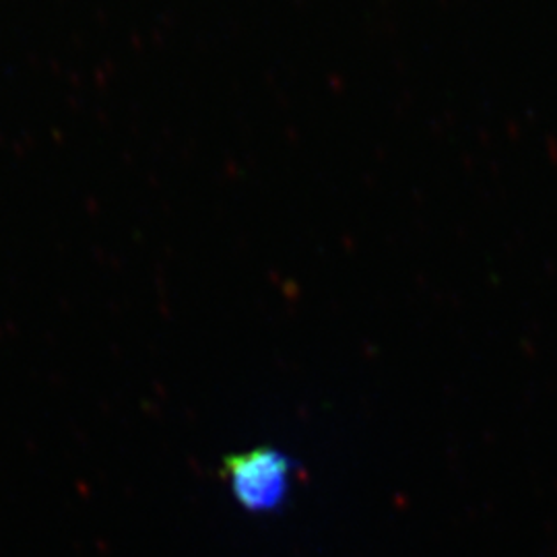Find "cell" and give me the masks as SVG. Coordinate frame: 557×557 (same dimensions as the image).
<instances>
[{"label": "cell", "instance_id": "6da1fadb", "mask_svg": "<svg viewBox=\"0 0 557 557\" xmlns=\"http://www.w3.org/2000/svg\"><path fill=\"white\" fill-rule=\"evenodd\" d=\"M239 502L252 510L275 508L287 492V460L275 450H255L227 460Z\"/></svg>", "mask_w": 557, "mask_h": 557}]
</instances>
